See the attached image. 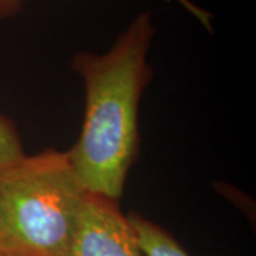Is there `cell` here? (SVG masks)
Listing matches in <instances>:
<instances>
[{"mask_svg":"<svg viewBox=\"0 0 256 256\" xmlns=\"http://www.w3.org/2000/svg\"><path fill=\"white\" fill-rule=\"evenodd\" d=\"M156 36L150 12L136 16L106 53L80 52L72 67L84 82L86 111L76 144L67 150L88 192L118 200L140 154L138 111L152 78L148 53Z\"/></svg>","mask_w":256,"mask_h":256,"instance_id":"6da1fadb","label":"cell"},{"mask_svg":"<svg viewBox=\"0 0 256 256\" xmlns=\"http://www.w3.org/2000/svg\"><path fill=\"white\" fill-rule=\"evenodd\" d=\"M86 194L66 151L48 148L2 170V255L64 256Z\"/></svg>","mask_w":256,"mask_h":256,"instance_id":"7a4b0ae2","label":"cell"},{"mask_svg":"<svg viewBox=\"0 0 256 256\" xmlns=\"http://www.w3.org/2000/svg\"><path fill=\"white\" fill-rule=\"evenodd\" d=\"M64 256H144L120 201L88 192Z\"/></svg>","mask_w":256,"mask_h":256,"instance_id":"3957f363","label":"cell"},{"mask_svg":"<svg viewBox=\"0 0 256 256\" xmlns=\"http://www.w3.org/2000/svg\"><path fill=\"white\" fill-rule=\"evenodd\" d=\"M128 220L144 256H190L178 240L161 225L146 220L138 212L128 214Z\"/></svg>","mask_w":256,"mask_h":256,"instance_id":"277c9868","label":"cell"},{"mask_svg":"<svg viewBox=\"0 0 256 256\" xmlns=\"http://www.w3.org/2000/svg\"><path fill=\"white\" fill-rule=\"evenodd\" d=\"M24 156L23 142L16 124L0 112V171Z\"/></svg>","mask_w":256,"mask_h":256,"instance_id":"5b68a950","label":"cell"},{"mask_svg":"<svg viewBox=\"0 0 256 256\" xmlns=\"http://www.w3.org/2000/svg\"><path fill=\"white\" fill-rule=\"evenodd\" d=\"M180 4H182V8L188 10L190 13H191L194 18H196L200 23H201L202 26H205V28L210 30V14L206 12V10L201 9V8H198L196 4H194L191 0H176Z\"/></svg>","mask_w":256,"mask_h":256,"instance_id":"8992f818","label":"cell"},{"mask_svg":"<svg viewBox=\"0 0 256 256\" xmlns=\"http://www.w3.org/2000/svg\"><path fill=\"white\" fill-rule=\"evenodd\" d=\"M23 9V0H0V20L14 18Z\"/></svg>","mask_w":256,"mask_h":256,"instance_id":"52a82bcc","label":"cell"},{"mask_svg":"<svg viewBox=\"0 0 256 256\" xmlns=\"http://www.w3.org/2000/svg\"><path fill=\"white\" fill-rule=\"evenodd\" d=\"M0 256H3V255H2V252H0Z\"/></svg>","mask_w":256,"mask_h":256,"instance_id":"ba28073f","label":"cell"}]
</instances>
